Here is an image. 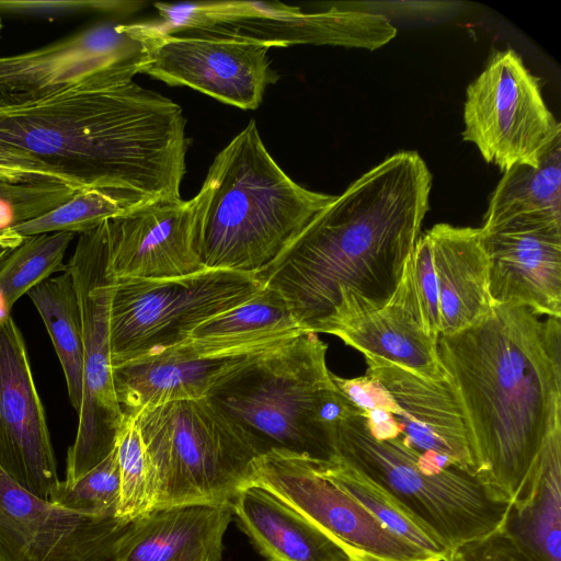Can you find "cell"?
Here are the masks:
<instances>
[{"instance_id":"cell-1","label":"cell","mask_w":561,"mask_h":561,"mask_svg":"<svg viewBox=\"0 0 561 561\" xmlns=\"http://www.w3.org/2000/svg\"><path fill=\"white\" fill-rule=\"evenodd\" d=\"M432 174L399 151L325 206L255 278L305 332L335 335L392 298L430 209Z\"/></svg>"},{"instance_id":"cell-2","label":"cell","mask_w":561,"mask_h":561,"mask_svg":"<svg viewBox=\"0 0 561 561\" xmlns=\"http://www.w3.org/2000/svg\"><path fill=\"white\" fill-rule=\"evenodd\" d=\"M182 107L126 77L30 100L0 96V147L77 191L137 204L181 198L187 139Z\"/></svg>"},{"instance_id":"cell-3","label":"cell","mask_w":561,"mask_h":561,"mask_svg":"<svg viewBox=\"0 0 561 561\" xmlns=\"http://www.w3.org/2000/svg\"><path fill=\"white\" fill-rule=\"evenodd\" d=\"M437 348L465 412L477 472L512 502L561 425L560 318L493 304L473 325L440 334Z\"/></svg>"},{"instance_id":"cell-4","label":"cell","mask_w":561,"mask_h":561,"mask_svg":"<svg viewBox=\"0 0 561 561\" xmlns=\"http://www.w3.org/2000/svg\"><path fill=\"white\" fill-rule=\"evenodd\" d=\"M334 198L291 180L251 119L215 157L193 197L196 252L205 268L255 275Z\"/></svg>"},{"instance_id":"cell-5","label":"cell","mask_w":561,"mask_h":561,"mask_svg":"<svg viewBox=\"0 0 561 561\" xmlns=\"http://www.w3.org/2000/svg\"><path fill=\"white\" fill-rule=\"evenodd\" d=\"M327 351L317 333L302 332L239 369L208 399L241 430L259 457L283 451L337 462L336 424L358 409L335 386Z\"/></svg>"},{"instance_id":"cell-6","label":"cell","mask_w":561,"mask_h":561,"mask_svg":"<svg viewBox=\"0 0 561 561\" xmlns=\"http://www.w3.org/2000/svg\"><path fill=\"white\" fill-rule=\"evenodd\" d=\"M341 462L391 495L451 554L501 527L510 502L478 472L458 466L430 469L398 439L374 437L363 413L336 424Z\"/></svg>"},{"instance_id":"cell-7","label":"cell","mask_w":561,"mask_h":561,"mask_svg":"<svg viewBox=\"0 0 561 561\" xmlns=\"http://www.w3.org/2000/svg\"><path fill=\"white\" fill-rule=\"evenodd\" d=\"M135 417L150 467L151 508L231 503L250 483L259 455L208 398L168 402Z\"/></svg>"},{"instance_id":"cell-8","label":"cell","mask_w":561,"mask_h":561,"mask_svg":"<svg viewBox=\"0 0 561 561\" xmlns=\"http://www.w3.org/2000/svg\"><path fill=\"white\" fill-rule=\"evenodd\" d=\"M263 285L228 270L163 279H114L110 302L112 366L184 342L202 323L247 301Z\"/></svg>"},{"instance_id":"cell-9","label":"cell","mask_w":561,"mask_h":561,"mask_svg":"<svg viewBox=\"0 0 561 561\" xmlns=\"http://www.w3.org/2000/svg\"><path fill=\"white\" fill-rule=\"evenodd\" d=\"M107 221L79 234L65 270L77 290L83 340L82 400L66 462L65 481L69 483L112 453L124 419L112 376L110 302L114 278L110 272Z\"/></svg>"},{"instance_id":"cell-10","label":"cell","mask_w":561,"mask_h":561,"mask_svg":"<svg viewBox=\"0 0 561 561\" xmlns=\"http://www.w3.org/2000/svg\"><path fill=\"white\" fill-rule=\"evenodd\" d=\"M142 47L139 73L169 85H184L242 110H255L277 81L270 45L208 31L165 32L156 23L122 24Z\"/></svg>"},{"instance_id":"cell-11","label":"cell","mask_w":561,"mask_h":561,"mask_svg":"<svg viewBox=\"0 0 561 561\" xmlns=\"http://www.w3.org/2000/svg\"><path fill=\"white\" fill-rule=\"evenodd\" d=\"M462 138L503 172L519 164L537 167L561 138V126L547 107L538 79L513 49L495 53L469 84Z\"/></svg>"},{"instance_id":"cell-12","label":"cell","mask_w":561,"mask_h":561,"mask_svg":"<svg viewBox=\"0 0 561 561\" xmlns=\"http://www.w3.org/2000/svg\"><path fill=\"white\" fill-rule=\"evenodd\" d=\"M167 32L208 30L270 45H333L375 50L396 37L397 30L378 13L331 8L304 12L279 2L218 1L156 3Z\"/></svg>"},{"instance_id":"cell-13","label":"cell","mask_w":561,"mask_h":561,"mask_svg":"<svg viewBox=\"0 0 561 561\" xmlns=\"http://www.w3.org/2000/svg\"><path fill=\"white\" fill-rule=\"evenodd\" d=\"M256 483L318 526L352 561H442L385 527L352 495L328 479L316 461L283 451L256 458Z\"/></svg>"},{"instance_id":"cell-14","label":"cell","mask_w":561,"mask_h":561,"mask_svg":"<svg viewBox=\"0 0 561 561\" xmlns=\"http://www.w3.org/2000/svg\"><path fill=\"white\" fill-rule=\"evenodd\" d=\"M131 523L65 510L0 468V561H119Z\"/></svg>"},{"instance_id":"cell-15","label":"cell","mask_w":561,"mask_h":561,"mask_svg":"<svg viewBox=\"0 0 561 561\" xmlns=\"http://www.w3.org/2000/svg\"><path fill=\"white\" fill-rule=\"evenodd\" d=\"M142 47L121 23H99L42 48L0 57V96L36 99L139 73Z\"/></svg>"},{"instance_id":"cell-16","label":"cell","mask_w":561,"mask_h":561,"mask_svg":"<svg viewBox=\"0 0 561 561\" xmlns=\"http://www.w3.org/2000/svg\"><path fill=\"white\" fill-rule=\"evenodd\" d=\"M0 468L44 500L60 481L26 344L10 314L0 316Z\"/></svg>"},{"instance_id":"cell-17","label":"cell","mask_w":561,"mask_h":561,"mask_svg":"<svg viewBox=\"0 0 561 561\" xmlns=\"http://www.w3.org/2000/svg\"><path fill=\"white\" fill-rule=\"evenodd\" d=\"M366 374L385 389L399 428L398 440L431 469H476L463 409L450 381L424 379L380 358L365 357Z\"/></svg>"},{"instance_id":"cell-18","label":"cell","mask_w":561,"mask_h":561,"mask_svg":"<svg viewBox=\"0 0 561 561\" xmlns=\"http://www.w3.org/2000/svg\"><path fill=\"white\" fill-rule=\"evenodd\" d=\"M285 341L226 352L202 351L182 342L112 366L121 410L124 415L136 416L168 402L208 398L231 375Z\"/></svg>"},{"instance_id":"cell-19","label":"cell","mask_w":561,"mask_h":561,"mask_svg":"<svg viewBox=\"0 0 561 561\" xmlns=\"http://www.w3.org/2000/svg\"><path fill=\"white\" fill-rule=\"evenodd\" d=\"M194 199H156L107 221L116 279H163L204 270L194 243Z\"/></svg>"},{"instance_id":"cell-20","label":"cell","mask_w":561,"mask_h":561,"mask_svg":"<svg viewBox=\"0 0 561 561\" xmlns=\"http://www.w3.org/2000/svg\"><path fill=\"white\" fill-rule=\"evenodd\" d=\"M480 231L493 304L561 318V225L512 224Z\"/></svg>"},{"instance_id":"cell-21","label":"cell","mask_w":561,"mask_h":561,"mask_svg":"<svg viewBox=\"0 0 561 561\" xmlns=\"http://www.w3.org/2000/svg\"><path fill=\"white\" fill-rule=\"evenodd\" d=\"M231 503L154 507L133 519L119 561H221Z\"/></svg>"},{"instance_id":"cell-22","label":"cell","mask_w":561,"mask_h":561,"mask_svg":"<svg viewBox=\"0 0 561 561\" xmlns=\"http://www.w3.org/2000/svg\"><path fill=\"white\" fill-rule=\"evenodd\" d=\"M426 233L433 253L439 335L454 334L477 323L493 305L481 231L437 224Z\"/></svg>"},{"instance_id":"cell-23","label":"cell","mask_w":561,"mask_h":561,"mask_svg":"<svg viewBox=\"0 0 561 561\" xmlns=\"http://www.w3.org/2000/svg\"><path fill=\"white\" fill-rule=\"evenodd\" d=\"M231 507L242 530L267 561H352L323 530L256 483L242 488Z\"/></svg>"},{"instance_id":"cell-24","label":"cell","mask_w":561,"mask_h":561,"mask_svg":"<svg viewBox=\"0 0 561 561\" xmlns=\"http://www.w3.org/2000/svg\"><path fill=\"white\" fill-rule=\"evenodd\" d=\"M499 529L529 561H561V425L546 439Z\"/></svg>"},{"instance_id":"cell-25","label":"cell","mask_w":561,"mask_h":561,"mask_svg":"<svg viewBox=\"0 0 561 561\" xmlns=\"http://www.w3.org/2000/svg\"><path fill=\"white\" fill-rule=\"evenodd\" d=\"M335 336L364 357L380 358L427 380L449 378L438 355V340L425 332L416 311L397 290L386 306L355 318Z\"/></svg>"},{"instance_id":"cell-26","label":"cell","mask_w":561,"mask_h":561,"mask_svg":"<svg viewBox=\"0 0 561 561\" xmlns=\"http://www.w3.org/2000/svg\"><path fill=\"white\" fill-rule=\"evenodd\" d=\"M512 224L561 225V138L549 147L539 165H515L497 183L480 229Z\"/></svg>"},{"instance_id":"cell-27","label":"cell","mask_w":561,"mask_h":561,"mask_svg":"<svg viewBox=\"0 0 561 561\" xmlns=\"http://www.w3.org/2000/svg\"><path fill=\"white\" fill-rule=\"evenodd\" d=\"M305 332L284 298L263 286L253 297L198 325L185 340L204 351H234Z\"/></svg>"},{"instance_id":"cell-28","label":"cell","mask_w":561,"mask_h":561,"mask_svg":"<svg viewBox=\"0 0 561 561\" xmlns=\"http://www.w3.org/2000/svg\"><path fill=\"white\" fill-rule=\"evenodd\" d=\"M61 365L68 398L77 411L82 400L83 340L81 310L71 275L49 277L27 293Z\"/></svg>"},{"instance_id":"cell-29","label":"cell","mask_w":561,"mask_h":561,"mask_svg":"<svg viewBox=\"0 0 561 561\" xmlns=\"http://www.w3.org/2000/svg\"><path fill=\"white\" fill-rule=\"evenodd\" d=\"M316 463L328 479L352 495L389 530L442 561L448 559L447 548L382 489L341 462Z\"/></svg>"},{"instance_id":"cell-30","label":"cell","mask_w":561,"mask_h":561,"mask_svg":"<svg viewBox=\"0 0 561 561\" xmlns=\"http://www.w3.org/2000/svg\"><path fill=\"white\" fill-rule=\"evenodd\" d=\"M75 234L53 232L25 237L0 264V305L10 314L24 294L50 277L65 272V253Z\"/></svg>"},{"instance_id":"cell-31","label":"cell","mask_w":561,"mask_h":561,"mask_svg":"<svg viewBox=\"0 0 561 561\" xmlns=\"http://www.w3.org/2000/svg\"><path fill=\"white\" fill-rule=\"evenodd\" d=\"M144 204L125 201L99 190L85 188L77 191L68 201L51 210L16 224L11 229L23 238L53 232L81 234Z\"/></svg>"},{"instance_id":"cell-32","label":"cell","mask_w":561,"mask_h":561,"mask_svg":"<svg viewBox=\"0 0 561 561\" xmlns=\"http://www.w3.org/2000/svg\"><path fill=\"white\" fill-rule=\"evenodd\" d=\"M48 500L54 504L87 516H117L121 480L115 447L94 468L75 482L59 481Z\"/></svg>"},{"instance_id":"cell-33","label":"cell","mask_w":561,"mask_h":561,"mask_svg":"<svg viewBox=\"0 0 561 561\" xmlns=\"http://www.w3.org/2000/svg\"><path fill=\"white\" fill-rule=\"evenodd\" d=\"M121 501L117 516L135 519L151 508V474L145 444L131 415H124L115 437Z\"/></svg>"},{"instance_id":"cell-34","label":"cell","mask_w":561,"mask_h":561,"mask_svg":"<svg viewBox=\"0 0 561 561\" xmlns=\"http://www.w3.org/2000/svg\"><path fill=\"white\" fill-rule=\"evenodd\" d=\"M142 5L106 0H0V12L54 20L87 12L129 13Z\"/></svg>"},{"instance_id":"cell-35","label":"cell","mask_w":561,"mask_h":561,"mask_svg":"<svg viewBox=\"0 0 561 561\" xmlns=\"http://www.w3.org/2000/svg\"><path fill=\"white\" fill-rule=\"evenodd\" d=\"M449 557L455 561H529L500 529L460 546Z\"/></svg>"},{"instance_id":"cell-36","label":"cell","mask_w":561,"mask_h":561,"mask_svg":"<svg viewBox=\"0 0 561 561\" xmlns=\"http://www.w3.org/2000/svg\"><path fill=\"white\" fill-rule=\"evenodd\" d=\"M23 240L24 238L14 232L11 227L0 230V264Z\"/></svg>"},{"instance_id":"cell-37","label":"cell","mask_w":561,"mask_h":561,"mask_svg":"<svg viewBox=\"0 0 561 561\" xmlns=\"http://www.w3.org/2000/svg\"><path fill=\"white\" fill-rule=\"evenodd\" d=\"M445 561H455V560L451 557H448V559Z\"/></svg>"},{"instance_id":"cell-38","label":"cell","mask_w":561,"mask_h":561,"mask_svg":"<svg viewBox=\"0 0 561 561\" xmlns=\"http://www.w3.org/2000/svg\"><path fill=\"white\" fill-rule=\"evenodd\" d=\"M1 28H2V22H1V18H0V33H1Z\"/></svg>"}]
</instances>
